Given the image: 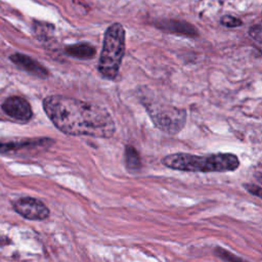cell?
I'll list each match as a JSON object with an SVG mask.
<instances>
[{"mask_svg":"<svg viewBox=\"0 0 262 262\" xmlns=\"http://www.w3.org/2000/svg\"><path fill=\"white\" fill-rule=\"evenodd\" d=\"M12 205L16 213L30 220H44L50 213L45 204L34 198H21Z\"/></svg>","mask_w":262,"mask_h":262,"instance_id":"5","label":"cell"},{"mask_svg":"<svg viewBox=\"0 0 262 262\" xmlns=\"http://www.w3.org/2000/svg\"><path fill=\"white\" fill-rule=\"evenodd\" d=\"M146 108L155 125L166 133L175 134L185 124L186 113L184 110L170 105H148Z\"/></svg>","mask_w":262,"mask_h":262,"instance_id":"4","label":"cell"},{"mask_svg":"<svg viewBox=\"0 0 262 262\" xmlns=\"http://www.w3.org/2000/svg\"><path fill=\"white\" fill-rule=\"evenodd\" d=\"M125 53V30L119 23L111 25L104 34L102 49L98 61L99 73L114 80L119 73Z\"/></svg>","mask_w":262,"mask_h":262,"instance_id":"3","label":"cell"},{"mask_svg":"<svg viewBox=\"0 0 262 262\" xmlns=\"http://www.w3.org/2000/svg\"><path fill=\"white\" fill-rule=\"evenodd\" d=\"M220 23L225 26V27H228V28H235V27H238L242 25V20L235 16H232V15H224L221 19H220Z\"/></svg>","mask_w":262,"mask_h":262,"instance_id":"13","label":"cell"},{"mask_svg":"<svg viewBox=\"0 0 262 262\" xmlns=\"http://www.w3.org/2000/svg\"><path fill=\"white\" fill-rule=\"evenodd\" d=\"M10 60L18 68L32 75H35L39 78L48 77V71L42 64H40L38 61L28 55L21 53H14L10 55Z\"/></svg>","mask_w":262,"mask_h":262,"instance_id":"7","label":"cell"},{"mask_svg":"<svg viewBox=\"0 0 262 262\" xmlns=\"http://www.w3.org/2000/svg\"><path fill=\"white\" fill-rule=\"evenodd\" d=\"M261 35H262V31H261V25H256L253 28H251L250 30V36L257 42H261Z\"/></svg>","mask_w":262,"mask_h":262,"instance_id":"14","label":"cell"},{"mask_svg":"<svg viewBox=\"0 0 262 262\" xmlns=\"http://www.w3.org/2000/svg\"><path fill=\"white\" fill-rule=\"evenodd\" d=\"M46 139H25L19 141H0V154H6L10 151H16L20 148L42 144Z\"/></svg>","mask_w":262,"mask_h":262,"instance_id":"9","label":"cell"},{"mask_svg":"<svg viewBox=\"0 0 262 262\" xmlns=\"http://www.w3.org/2000/svg\"><path fill=\"white\" fill-rule=\"evenodd\" d=\"M125 163L130 171H137L141 167V161L138 151L131 145H127L125 149Z\"/></svg>","mask_w":262,"mask_h":262,"instance_id":"11","label":"cell"},{"mask_svg":"<svg viewBox=\"0 0 262 262\" xmlns=\"http://www.w3.org/2000/svg\"><path fill=\"white\" fill-rule=\"evenodd\" d=\"M43 108L62 133L75 136L108 138L115 132V122L102 106L63 95H50L43 100Z\"/></svg>","mask_w":262,"mask_h":262,"instance_id":"1","label":"cell"},{"mask_svg":"<svg viewBox=\"0 0 262 262\" xmlns=\"http://www.w3.org/2000/svg\"><path fill=\"white\" fill-rule=\"evenodd\" d=\"M162 163L171 169L186 172H228L239 166L238 158L232 154L194 156L177 152L166 156Z\"/></svg>","mask_w":262,"mask_h":262,"instance_id":"2","label":"cell"},{"mask_svg":"<svg viewBox=\"0 0 262 262\" xmlns=\"http://www.w3.org/2000/svg\"><path fill=\"white\" fill-rule=\"evenodd\" d=\"M244 187L252 194H255L256 196H261V187L256 184H244Z\"/></svg>","mask_w":262,"mask_h":262,"instance_id":"15","label":"cell"},{"mask_svg":"<svg viewBox=\"0 0 262 262\" xmlns=\"http://www.w3.org/2000/svg\"><path fill=\"white\" fill-rule=\"evenodd\" d=\"M216 254L220 257V258H222L223 260H225L226 262H248V261H246V260H243L242 258H239V257H237V256H235V255H233L232 253H230V252H228V251H226L225 249H223V248H216Z\"/></svg>","mask_w":262,"mask_h":262,"instance_id":"12","label":"cell"},{"mask_svg":"<svg viewBox=\"0 0 262 262\" xmlns=\"http://www.w3.org/2000/svg\"><path fill=\"white\" fill-rule=\"evenodd\" d=\"M64 52L73 57L80 58V59H89L93 58L96 51L95 48L86 43H79L67 46L64 48Z\"/></svg>","mask_w":262,"mask_h":262,"instance_id":"8","label":"cell"},{"mask_svg":"<svg viewBox=\"0 0 262 262\" xmlns=\"http://www.w3.org/2000/svg\"><path fill=\"white\" fill-rule=\"evenodd\" d=\"M168 31L174 32L176 34H181L185 36H195L196 30L190 25L182 21H176V20H170L169 23H165L164 26Z\"/></svg>","mask_w":262,"mask_h":262,"instance_id":"10","label":"cell"},{"mask_svg":"<svg viewBox=\"0 0 262 262\" xmlns=\"http://www.w3.org/2000/svg\"><path fill=\"white\" fill-rule=\"evenodd\" d=\"M2 110L8 117L19 122H28L33 116L30 103L19 96L8 97L2 103Z\"/></svg>","mask_w":262,"mask_h":262,"instance_id":"6","label":"cell"}]
</instances>
